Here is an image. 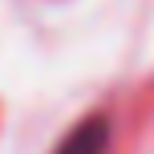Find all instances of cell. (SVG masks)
<instances>
[{
  "label": "cell",
  "instance_id": "obj_1",
  "mask_svg": "<svg viewBox=\"0 0 154 154\" xmlns=\"http://www.w3.org/2000/svg\"><path fill=\"white\" fill-rule=\"evenodd\" d=\"M106 142H109L106 118H89V122H81L69 138L57 146V154H106Z\"/></svg>",
  "mask_w": 154,
  "mask_h": 154
}]
</instances>
